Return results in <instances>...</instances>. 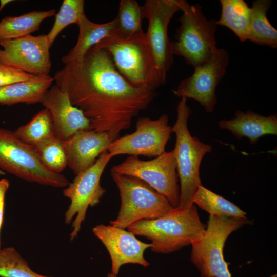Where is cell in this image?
<instances>
[{
	"instance_id": "cell-1",
	"label": "cell",
	"mask_w": 277,
	"mask_h": 277,
	"mask_svg": "<svg viewBox=\"0 0 277 277\" xmlns=\"http://www.w3.org/2000/svg\"><path fill=\"white\" fill-rule=\"evenodd\" d=\"M53 78L89 119L90 129L107 133L113 141L156 96L155 91L127 81L108 51L97 45L81 60L65 64Z\"/></svg>"
},
{
	"instance_id": "cell-2",
	"label": "cell",
	"mask_w": 277,
	"mask_h": 277,
	"mask_svg": "<svg viewBox=\"0 0 277 277\" xmlns=\"http://www.w3.org/2000/svg\"><path fill=\"white\" fill-rule=\"evenodd\" d=\"M127 228L134 235L150 240L152 251L163 254L191 245L201 240L206 231L194 204L185 209L173 208L159 218L137 221Z\"/></svg>"
},
{
	"instance_id": "cell-3",
	"label": "cell",
	"mask_w": 277,
	"mask_h": 277,
	"mask_svg": "<svg viewBox=\"0 0 277 277\" xmlns=\"http://www.w3.org/2000/svg\"><path fill=\"white\" fill-rule=\"evenodd\" d=\"M187 100L185 97L181 98L176 108L177 118L171 128V132L175 135L173 150L181 184L178 207L183 209L189 208L194 204V195L199 187L202 185L200 176L202 161L212 149L211 146L191 135L188 120L192 111Z\"/></svg>"
},
{
	"instance_id": "cell-4",
	"label": "cell",
	"mask_w": 277,
	"mask_h": 277,
	"mask_svg": "<svg viewBox=\"0 0 277 277\" xmlns=\"http://www.w3.org/2000/svg\"><path fill=\"white\" fill-rule=\"evenodd\" d=\"M178 4L183 13L171 43L172 51L194 68L208 61L217 48L218 26L216 19L206 18L200 5H191L185 0H178Z\"/></svg>"
},
{
	"instance_id": "cell-5",
	"label": "cell",
	"mask_w": 277,
	"mask_h": 277,
	"mask_svg": "<svg viewBox=\"0 0 277 277\" xmlns=\"http://www.w3.org/2000/svg\"><path fill=\"white\" fill-rule=\"evenodd\" d=\"M143 18L148 20L145 38L152 57L150 89L155 91L165 84L173 62L172 41L168 35L169 22L180 10L178 0H146L142 6Z\"/></svg>"
},
{
	"instance_id": "cell-6",
	"label": "cell",
	"mask_w": 277,
	"mask_h": 277,
	"mask_svg": "<svg viewBox=\"0 0 277 277\" xmlns=\"http://www.w3.org/2000/svg\"><path fill=\"white\" fill-rule=\"evenodd\" d=\"M120 191L121 207L116 219L110 224L123 229L141 220L160 217L174 208L167 199L143 181L111 172Z\"/></svg>"
},
{
	"instance_id": "cell-7",
	"label": "cell",
	"mask_w": 277,
	"mask_h": 277,
	"mask_svg": "<svg viewBox=\"0 0 277 277\" xmlns=\"http://www.w3.org/2000/svg\"><path fill=\"white\" fill-rule=\"evenodd\" d=\"M0 170L26 181L54 187H66L70 183L63 174L46 168L33 147L14 131L1 128Z\"/></svg>"
},
{
	"instance_id": "cell-8",
	"label": "cell",
	"mask_w": 277,
	"mask_h": 277,
	"mask_svg": "<svg viewBox=\"0 0 277 277\" xmlns=\"http://www.w3.org/2000/svg\"><path fill=\"white\" fill-rule=\"evenodd\" d=\"M250 222L246 217L209 215L204 235L191 244V260L201 277H231L223 257L225 243L232 232Z\"/></svg>"
},
{
	"instance_id": "cell-9",
	"label": "cell",
	"mask_w": 277,
	"mask_h": 277,
	"mask_svg": "<svg viewBox=\"0 0 277 277\" xmlns=\"http://www.w3.org/2000/svg\"><path fill=\"white\" fill-rule=\"evenodd\" d=\"M111 172L141 180L165 196L174 208L179 206L180 188L173 150L149 161L130 155L114 165Z\"/></svg>"
},
{
	"instance_id": "cell-10",
	"label": "cell",
	"mask_w": 277,
	"mask_h": 277,
	"mask_svg": "<svg viewBox=\"0 0 277 277\" xmlns=\"http://www.w3.org/2000/svg\"><path fill=\"white\" fill-rule=\"evenodd\" d=\"M96 45L108 51L116 69L127 81L151 90L152 62L145 33L130 37H111Z\"/></svg>"
},
{
	"instance_id": "cell-11",
	"label": "cell",
	"mask_w": 277,
	"mask_h": 277,
	"mask_svg": "<svg viewBox=\"0 0 277 277\" xmlns=\"http://www.w3.org/2000/svg\"><path fill=\"white\" fill-rule=\"evenodd\" d=\"M113 157L107 151L102 153L90 167L76 175L72 182L63 190V195L70 200V204L65 213V222L72 224L70 234L73 240L78 234L85 221L89 206L97 205L106 190L100 184L102 175L108 162Z\"/></svg>"
},
{
	"instance_id": "cell-12",
	"label": "cell",
	"mask_w": 277,
	"mask_h": 277,
	"mask_svg": "<svg viewBox=\"0 0 277 277\" xmlns=\"http://www.w3.org/2000/svg\"><path fill=\"white\" fill-rule=\"evenodd\" d=\"M230 62L228 52L217 48L210 58L194 67L193 73L182 80L173 94L178 97L198 102L207 113L213 111L217 102L215 90L225 75Z\"/></svg>"
},
{
	"instance_id": "cell-13",
	"label": "cell",
	"mask_w": 277,
	"mask_h": 277,
	"mask_svg": "<svg viewBox=\"0 0 277 277\" xmlns=\"http://www.w3.org/2000/svg\"><path fill=\"white\" fill-rule=\"evenodd\" d=\"M168 122L169 117L166 114L156 120L139 118L135 131L113 141L107 151L112 157L122 154L157 157L165 152L170 138L172 127Z\"/></svg>"
},
{
	"instance_id": "cell-14",
	"label": "cell",
	"mask_w": 277,
	"mask_h": 277,
	"mask_svg": "<svg viewBox=\"0 0 277 277\" xmlns=\"http://www.w3.org/2000/svg\"><path fill=\"white\" fill-rule=\"evenodd\" d=\"M0 63L33 75H48L51 69L49 49L45 34H31L12 39L0 40Z\"/></svg>"
},
{
	"instance_id": "cell-15",
	"label": "cell",
	"mask_w": 277,
	"mask_h": 277,
	"mask_svg": "<svg viewBox=\"0 0 277 277\" xmlns=\"http://www.w3.org/2000/svg\"><path fill=\"white\" fill-rule=\"evenodd\" d=\"M92 231L107 249L111 260V272L117 276L122 265L137 264L147 267L144 253L151 248V243H145L137 239L131 232L125 229L100 224L95 226Z\"/></svg>"
},
{
	"instance_id": "cell-16",
	"label": "cell",
	"mask_w": 277,
	"mask_h": 277,
	"mask_svg": "<svg viewBox=\"0 0 277 277\" xmlns=\"http://www.w3.org/2000/svg\"><path fill=\"white\" fill-rule=\"evenodd\" d=\"M41 103L50 113L56 136L62 141L77 132L90 129L89 119L73 106L68 93L55 85L44 94Z\"/></svg>"
},
{
	"instance_id": "cell-17",
	"label": "cell",
	"mask_w": 277,
	"mask_h": 277,
	"mask_svg": "<svg viewBox=\"0 0 277 277\" xmlns=\"http://www.w3.org/2000/svg\"><path fill=\"white\" fill-rule=\"evenodd\" d=\"M112 142L106 133L91 129L77 132L63 141L67 166L77 175L93 165Z\"/></svg>"
},
{
	"instance_id": "cell-18",
	"label": "cell",
	"mask_w": 277,
	"mask_h": 277,
	"mask_svg": "<svg viewBox=\"0 0 277 277\" xmlns=\"http://www.w3.org/2000/svg\"><path fill=\"white\" fill-rule=\"evenodd\" d=\"M218 125L221 129L230 131L238 140L248 138L251 144H256L263 136L277 135L276 114L265 116L250 110H237L234 117L222 120Z\"/></svg>"
},
{
	"instance_id": "cell-19",
	"label": "cell",
	"mask_w": 277,
	"mask_h": 277,
	"mask_svg": "<svg viewBox=\"0 0 277 277\" xmlns=\"http://www.w3.org/2000/svg\"><path fill=\"white\" fill-rule=\"evenodd\" d=\"M79 33L75 45L62 61L65 65L82 58L93 46L103 39L114 36L116 30V20L104 24H97L90 21L86 15L77 24Z\"/></svg>"
},
{
	"instance_id": "cell-20",
	"label": "cell",
	"mask_w": 277,
	"mask_h": 277,
	"mask_svg": "<svg viewBox=\"0 0 277 277\" xmlns=\"http://www.w3.org/2000/svg\"><path fill=\"white\" fill-rule=\"evenodd\" d=\"M53 81L49 75H34L28 80L0 87V105L41 103Z\"/></svg>"
},
{
	"instance_id": "cell-21",
	"label": "cell",
	"mask_w": 277,
	"mask_h": 277,
	"mask_svg": "<svg viewBox=\"0 0 277 277\" xmlns=\"http://www.w3.org/2000/svg\"><path fill=\"white\" fill-rule=\"evenodd\" d=\"M270 0H256L250 7L248 39L271 48H277V30L269 22L267 12L271 7Z\"/></svg>"
},
{
	"instance_id": "cell-22",
	"label": "cell",
	"mask_w": 277,
	"mask_h": 277,
	"mask_svg": "<svg viewBox=\"0 0 277 277\" xmlns=\"http://www.w3.org/2000/svg\"><path fill=\"white\" fill-rule=\"evenodd\" d=\"M55 10L32 11L18 16H6L0 21V40L22 37L37 31L42 22L55 15Z\"/></svg>"
},
{
	"instance_id": "cell-23",
	"label": "cell",
	"mask_w": 277,
	"mask_h": 277,
	"mask_svg": "<svg viewBox=\"0 0 277 277\" xmlns=\"http://www.w3.org/2000/svg\"><path fill=\"white\" fill-rule=\"evenodd\" d=\"M221 14L217 26L231 30L241 42L248 39L250 7L244 0H220Z\"/></svg>"
},
{
	"instance_id": "cell-24",
	"label": "cell",
	"mask_w": 277,
	"mask_h": 277,
	"mask_svg": "<svg viewBox=\"0 0 277 277\" xmlns=\"http://www.w3.org/2000/svg\"><path fill=\"white\" fill-rule=\"evenodd\" d=\"M14 132L21 140L32 147L56 136L50 113L45 108Z\"/></svg>"
},
{
	"instance_id": "cell-25",
	"label": "cell",
	"mask_w": 277,
	"mask_h": 277,
	"mask_svg": "<svg viewBox=\"0 0 277 277\" xmlns=\"http://www.w3.org/2000/svg\"><path fill=\"white\" fill-rule=\"evenodd\" d=\"M193 203L211 215L245 218L246 213L234 204L202 185L199 187Z\"/></svg>"
},
{
	"instance_id": "cell-26",
	"label": "cell",
	"mask_w": 277,
	"mask_h": 277,
	"mask_svg": "<svg viewBox=\"0 0 277 277\" xmlns=\"http://www.w3.org/2000/svg\"><path fill=\"white\" fill-rule=\"evenodd\" d=\"M142 6L135 0H122L116 20V30L113 36L130 37L143 33Z\"/></svg>"
},
{
	"instance_id": "cell-27",
	"label": "cell",
	"mask_w": 277,
	"mask_h": 277,
	"mask_svg": "<svg viewBox=\"0 0 277 277\" xmlns=\"http://www.w3.org/2000/svg\"><path fill=\"white\" fill-rule=\"evenodd\" d=\"M33 147L41 163L49 171L61 173L67 166L63 141L56 136Z\"/></svg>"
},
{
	"instance_id": "cell-28",
	"label": "cell",
	"mask_w": 277,
	"mask_h": 277,
	"mask_svg": "<svg viewBox=\"0 0 277 277\" xmlns=\"http://www.w3.org/2000/svg\"><path fill=\"white\" fill-rule=\"evenodd\" d=\"M84 0H64L57 13L54 23L46 35L50 47L60 33L70 24H77L85 15Z\"/></svg>"
},
{
	"instance_id": "cell-29",
	"label": "cell",
	"mask_w": 277,
	"mask_h": 277,
	"mask_svg": "<svg viewBox=\"0 0 277 277\" xmlns=\"http://www.w3.org/2000/svg\"><path fill=\"white\" fill-rule=\"evenodd\" d=\"M0 277H51L33 271L13 247L0 249Z\"/></svg>"
},
{
	"instance_id": "cell-30",
	"label": "cell",
	"mask_w": 277,
	"mask_h": 277,
	"mask_svg": "<svg viewBox=\"0 0 277 277\" xmlns=\"http://www.w3.org/2000/svg\"><path fill=\"white\" fill-rule=\"evenodd\" d=\"M34 75L0 63V87L29 80Z\"/></svg>"
},
{
	"instance_id": "cell-31",
	"label": "cell",
	"mask_w": 277,
	"mask_h": 277,
	"mask_svg": "<svg viewBox=\"0 0 277 277\" xmlns=\"http://www.w3.org/2000/svg\"><path fill=\"white\" fill-rule=\"evenodd\" d=\"M9 187V182L6 179H0V234L3 222L5 197L6 193ZM0 248L1 242L0 235Z\"/></svg>"
},
{
	"instance_id": "cell-32",
	"label": "cell",
	"mask_w": 277,
	"mask_h": 277,
	"mask_svg": "<svg viewBox=\"0 0 277 277\" xmlns=\"http://www.w3.org/2000/svg\"><path fill=\"white\" fill-rule=\"evenodd\" d=\"M12 1H1V7H0V11L4 8V7L8 3L12 2Z\"/></svg>"
},
{
	"instance_id": "cell-33",
	"label": "cell",
	"mask_w": 277,
	"mask_h": 277,
	"mask_svg": "<svg viewBox=\"0 0 277 277\" xmlns=\"http://www.w3.org/2000/svg\"><path fill=\"white\" fill-rule=\"evenodd\" d=\"M107 277H116V275L113 274L112 272H110L108 273Z\"/></svg>"
},
{
	"instance_id": "cell-34",
	"label": "cell",
	"mask_w": 277,
	"mask_h": 277,
	"mask_svg": "<svg viewBox=\"0 0 277 277\" xmlns=\"http://www.w3.org/2000/svg\"><path fill=\"white\" fill-rule=\"evenodd\" d=\"M5 174V172L0 170V175H3Z\"/></svg>"
},
{
	"instance_id": "cell-35",
	"label": "cell",
	"mask_w": 277,
	"mask_h": 277,
	"mask_svg": "<svg viewBox=\"0 0 277 277\" xmlns=\"http://www.w3.org/2000/svg\"><path fill=\"white\" fill-rule=\"evenodd\" d=\"M0 249H1V248H0Z\"/></svg>"
}]
</instances>
